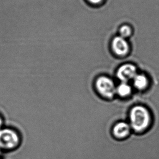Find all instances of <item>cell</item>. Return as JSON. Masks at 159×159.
Segmentation results:
<instances>
[{"instance_id": "1", "label": "cell", "mask_w": 159, "mask_h": 159, "mask_svg": "<svg viewBox=\"0 0 159 159\" xmlns=\"http://www.w3.org/2000/svg\"><path fill=\"white\" fill-rule=\"evenodd\" d=\"M152 123V116L149 108L142 105L131 107L129 114V124L132 131L137 134L147 132Z\"/></svg>"}, {"instance_id": "2", "label": "cell", "mask_w": 159, "mask_h": 159, "mask_svg": "<svg viewBox=\"0 0 159 159\" xmlns=\"http://www.w3.org/2000/svg\"><path fill=\"white\" fill-rule=\"evenodd\" d=\"M94 87L98 94L105 99H112L116 95L117 85L111 78L105 75H102L97 78Z\"/></svg>"}, {"instance_id": "3", "label": "cell", "mask_w": 159, "mask_h": 159, "mask_svg": "<svg viewBox=\"0 0 159 159\" xmlns=\"http://www.w3.org/2000/svg\"><path fill=\"white\" fill-rule=\"evenodd\" d=\"M19 137L13 130L4 129L0 130V148L11 149L18 146Z\"/></svg>"}, {"instance_id": "4", "label": "cell", "mask_w": 159, "mask_h": 159, "mask_svg": "<svg viewBox=\"0 0 159 159\" xmlns=\"http://www.w3.org/2000/svg\"><path fill=\"white\" fill-rule=\"evenodd\" d=\"M138 74L137 67L132 63H125L119 66L116 71V77L120 82H129L133 81Z\"/></svg>"}, {"instance_id": "5", "label": "cell", "mask_w": 159, "mask_h": 159, "mask_svg": "<svg viewBox=\"0 0 159 159\" xmlns=\"http://www.w3.org/2000/svg\"><path fill=\"white\" fill-rule=\"evenodd\" d=\"M111 49L114 54L118 57H123L130 52V46L127 39L118 35L112 40Z\"/></svg>"}, {"instance_id": "6", "label": "cell", "mask_w": 159, "mask_h": 159, "mask_svg": "<svg viewBox=\"0 0 159 159\" xmlns=\"http://www.w3.org/2000/svg\"><path fill=\"white\" fill-rule=\"evenodd\" d=\"M132 131L130 124L128 122H119L113 126V136L117 139H125L130 135Z\"/></svg>"}, {"instance_id": "7", "label": "cell", "mask_w": 159, "mask_h": 159, "mask_svg": "<svg viewBox=\"0 0 159 159\" xmlns=\"http://www.w3.org/2000/svg\"><path fill=\"white\" fill-rule=\"evenodd\" d=\"M133 87L139 91H146L150 85L148 76L143 73H138L133 81Z\"/></svg>"}, {"instance_id": "8", "label": "cell", "mask_w": 159, "mask_h": 159, "mask_svg": "<svg viewBox=\"0 0 159 159\" xmlns=\"http://www.w3.org/2000/svg\"><path fill=\"white\" fill-rule=\"evenodd\" d=\"M133 87L129 82H120L116 87V95L121 98H128L132 94Z\"/></svg>"}, {"instance_id": "9", "label": "cell", "mask_w": 159, "mask_h": 159, "mask_svg": "<svg viewBox=\"0 0 159 159\" xmlns=\"http://www.w3.org/2000/svg\"><path fill=\"white\" fill-rule=\"evenodd\" d=\"M133 33V30L130 26L129 25H123L119 28V34L120 37L127 39L130 37Z\"/></svg>"}, {"instance_id": "10", "label": "cell", "mask_w": 159, "mask_h": 159, "mask_svg": "<svg viewBox=\"0 0 159 159\" xmlns=\"http://www.w3.org/2000/svg\"><path fill=\"white\" fill-rule=\"evenodd\" d=\"M87 1L93 5H100L104 1V0H87Z\"/></svg>"}, {"instance_id": "11", "label": "cell", "mask_w": 159, "mask_h": 159, "mask_svg": "<svg viewBox=\"0 0 159 159\" xmlns=\"http://www.w3.org/2000/svg\"><path fill=\"white\" fill-rule=\"evenodd\" d=\"M2 125V119L0 117V128L1 127Z\"/></svg>"}]
</instances>
